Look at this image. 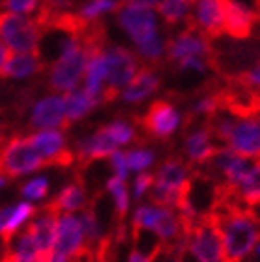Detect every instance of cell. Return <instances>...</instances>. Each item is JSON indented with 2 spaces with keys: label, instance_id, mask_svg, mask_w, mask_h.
Masks as SVG:
<instances>
[{
  "label": "cell",
  "instance_id": "obj_7",
  "mask_svg": "<svg viewBox=\"0 0 260 262\" xmlns=\"http://www.w3.org/2000/svg\"><path fill=\"white\" fill-rule=\"evenodd\" d=\"M45 166V160L34 149L28 136H13L0 145V175L23 177Z\"/></svg>",
  "mask_w": 260,
  "mask_h": 262
},
{
  "label": "cell",
  "instance_id": "obj_21",
  "mask_svg": "<svg viewBox=\"0 0 260 262\" xmlns=\"http://www.w3.org/2000/svg\"><path fill=\"white\" fill-rule=\"evenodd\" d=\"M2 262H49V257L39 251L28 231H23L11 240Z\"/></svg>",
  "mask_w": 260,
  "mask_h": 262
},
{
  "label": "cell",
  "instance_id": "obj_20",
  "mask_svg": "<svg viewBox=\"0 0 260 262\" xmlns=\"http://www.w3.org/2000/svg\"><path fill=\"white\" fill-rule=\"evenodd\" d=\"M119 149V145L115 143V140L110 136V132L106 130V126L99 128L95 134H91L90 138L78 141L76 145V152L82 162L90 160H100V158L112 157L115 151Z\"/></svg>",
  "mask_w": 260,
  "mask_h": 262
},
{
  "label": "cell",
  "instance_id": "obj_45",
  "mask_svg": "<svg viewBox=\"0 0 260 262\" xmlns=\"http://www.w3.org/2000/svg\"><path fill=\"white\" fill-rule=\"evenodd\" d=\"M2 258H4V253H2V246H0V262H2Z\"/></svg>",
  "mask_w": 260,
  "mask_h": 262
},
{
  "label": "cell",
  "instance_id": "obj_8",
  "mask_svg": "<svg viewBox=\"0 0 260 262\" xmlns=\"http://www.w3.org/2000/svg\"><path fill=\"white\" fill-rule=\"evenodd\" d=\"M106 58V88L104 101H112L119 95V90H125L134 76L140 73V61L134 54L123 47L104 51Z\"/></svg>",
  "mask_w": 260,
  "mask_h": 262
},
{
  "label": "cell",
  "instance_id": "obj_43",
  "mask_svg": "<svg viewBox=\"0 0 260 262\" xmlns=\"http://www.w3.org/2000/svg\"><path fill=\"white\" fill-rule=\"evenodd\" d=\"M6 181H8V177H4V175H0V190L6 186Z\"/></svg>",
  "mask_w": 260,
  "mask_h": 262
},
{
  "label": "cell",
  "instance_id": "obj_30",
  "mask_svg": "<svg viewBox=\"0 0 260 262\" xmlns=\"http://www.w3.org/2000/svg\"><path fill=\"white\" fill-rule=\"evenodd\" d=\"M119 4L121 0H91L80 10V19H84L85 23H93L108 11L119 10Z\"/></svg>",
  "mask_w": 260,
  "mask_h": 262
},
{
  "label": "cell",
  "instance_id": "obj_23",
  "mask_svg": "<svg viewBox=\"0 0 260 262\" xmlns=\"http://www.w3.org/2000/svg\"><path fill=\"white\" fill-rule=\"evenodd\" d=\"M158 86H160V78L153 71L140 69V73L134 76V80L121 91V99L125 102H140L147 99L150 93H155Z\"/></svg>",
  "mask_w": 260,
  "mask_h": 262
},
{
  "label": "cell",
  "instance_id": "obj_17",
  "mask_svg": "<svg viewBox=\"0 0 260 262\" xmlns=\"http://www.w3.org/2000/svg\"><path fill=\"white\" fill-rule=\"evenodd\" d=\"M214 166L218 167V171L221 173V177L225 179L223 184L234 188L240 184V181L247 175V171L251 169L253 162L249 158H244L240 155L232 152L227 147H221L220 151L215 152V157L212 158Z\"/></svg>",
  "mask_w": 260,
  "mask_h": 262
},
{
  "label": "cell",
  "instance_id": "obj_29",
  "mask_svg": "<svg viewBox=\"0 0 260 262\" xmlns=\"http://www.w3.org/2000/svg\"><path fill=\"white\" fill-rule=\"evenodd\" d=\"M108 192L112 193V199H114V207L117 212V217L119 220H125L126 212H128V205H130V195H128V188H126V182L119 177H112L108 184Z\"/></svg>",
  "mask_w": 260,
  "mask_h": 262
},
{
  "label": "cell",
  "instance_id": "obj_27",
  "mask_svg": "<svg viewBox=\"0 0 260 262\" xmlns=\"http://www.w3.org/2000/svg\"><path fill=\"white\" fill-rule=\"evenodd\" d=\"M32 216H35V207L32 205V201H23L19 205L11 208V214L8 217V222H6L4 229L0 232V238L4 240L6 244H10L13 238L17 236V232L19 229L28 223L32 220Z\"/></svg>",
  "mask_w": 260,
  "mask_h": 262
},
{
  "label": "cell",
  "instance_id": "obj_16",
  "mask_svg": "<svg viewBox=\"0 0 260 262\" xmlns=\"http://www.w3.org/2000/svg\"><path fill=\"white\" fill-rule=\"evenodd\" d=\"M58 217H60V214L50 207V205H45L43 210L35 216L34 222H30L26 225V231L32 234L35 246L39 247V251L43 253V255H47V257H50L52 247H54Z\"/></svg>",
  "mask_w": 260,
  "mask_h": 262
},
{
  "label": "cell",
  "instance_id": "obj_15",
  "mask_svg": "<svg viewBox=\"0 0 260 262\" xmlns=\"http://www.w3.org/2000/svg\"><path fill=\"white\" fill-rule=\"evenodd\" d=\"M30 125L37 130L61 128V126L69 125L67 117H65L63 95H49L35 102V106L32 108Z\"/></svg>",
  "mask_w": 260,
  "mask_h": 262
},
{
  "label": "cell",
  "instance_id": "obj_13",
  "mask_svg": "<svg viewBox=\"0 0 260 262\" xmlns=\"http://www.w3.org/2000/svg\"><path fill=\"white\" fill-rule=\"evenodd\" d=\"M167 56L171 60L182 61L191 56H199V58H206V60H214V51L208 37L197 32L195 28H188V30L180 32L173 39L167 43Z\"/></svg>",
  "mask_w": 260,
  "mask_h": 262
},
{
  "label": "cell",
  "instance_id": "obj_11",
  "mask_svg": "<svg viewBox=\"0 0 260 262\" xmlns=\"http://www.w3.org/2000/svg\"><path fill=\"white\" fill-rule=\"evenodd\" d=\"M85 247H88V242H85L80 217L75 216V214H60L52 253L73 260L84 251Z\"/></svg>",
  "mask_w": 260,
  "mask_h": 262
},
{
  "label": "cell",
  "instance_id": "obj_14",
  "mask_svg": "<svg viewBox=\"0 0 260 262\" xmlns=\"http://www.w3.org/2000/svg\"><path fill=\"white\" fill-rule=\"evenodd\" d=\"M141 125L155 138H169L180 125V114L167 101H155L145 112Z\"/></svg>",
  "mask_w": 260,
  "mask_h": 262
},
{
  "label": "cell",
  "instance_id": "obj_9",
  "mask_svg": "<svg viewBox=\"0 0 260 262\" xmlns=\"http://www.w3.org/2000/svg\"><path fill=\"white\" fill-rule=\"evenodd\" d=\"M225 147L244 158H260V121L253 114H234Z\"/></svg>",
  "mask_w": 260,
  "mask_h": 262
},
{
  "label": "cell",
  "instance_id": "obj_44",
  "mask_svg": "<svg viewBox=\"0 0 260 262\" xmlns=\"http://www.w3.org/2000/svg\"><path fill=\"white\" fill-rule=\"evenodd\" d=\"M255 251H256V253H258V255H260V240H258V244H256V247H255Z\"/></svg>",
  "mask_w": 260,
  "mask_h": 262
},
{
  "label": "cell",
  "instance_id": "obj_34",
  "mask_svg": "<svg viewBox=\"0 0 260 262\" xmlns=\"http://www.w3.org/2000/svg\"><path fill=\"white\" fill-rule=\"evenodd\" d=\"M78 217H80L82 229H84L85 242L88 244L99 242L100 240V225H99V220H97V216H95V212L84 210Z\"/></svg>",
  "mask_w": 260,
  "mask_h": 262
},
{
  "label": "cell",
  "instance_id": "obj_41",
  "mask_svg": "<svg viewBox=\"0 0 260 262\" xmlns=\"http://www.w3.org/2000/svg\"><path fill=\"white\" fill-rule=\"evenodd\" d=\"M126 4H134V6H143V8H158L162 0H125Z\"/></svg>",
  "mask_w": 260,
  "mask_h": 262
},
{
  "label": "cell",
  "instance_id": "obj_40",
  "mask_svg": "<svg viewBox=\"0 0 260 262\" xmlns=\"http://www.w3.org/2000/svg\"><path fill=\"white\" fill-rule=\"evenodd\" d=\"M10 49L4 45V43H0V75H2V71H4L6 63H8V60H10Z\"/></svg>",
  "mask_w": 260,
  "mask_h": 262
},
{
  "label": "cell",
  "instance_id": "obj_22",
  "mask_svg": "<svg viewBox=\"0 0 260 262\" xmlns=\"http://www.w3.org/2000/svg\"><path fill=\"white\" fill-rule=\"evenodd\" d=\"M229 190L232 192L234 199L240 203L242 207L249 208V210L260 207V162L251 166V169L242 179L238 186H229Z\"/></svg>",
  "mask_w": 260,
  "mask_h": 262
},
{
  "label": "cell",
  "instance_id": "obj_19",
  "mask_svg": "<svg viewBox=\"0 0 260 262\" xmlns=\"http://www.w3.org/2000/svg\"><path fill=\"white\" fill-rule=\"evenodd\" d=\"M214 134L210 126H201L191 134H188L184 141L186 157L191 164H208L218 152V147L214 143Z\"/></svg>",
  "mask_w": 260,
  "mask_h": 262
},
{
  "label": "cell",
  "instance_id": "obj_1",
  "mask_svg": "<svg viewBox=\"0 0 260 262\" xmlns=\"http://www.w3.org/2000/svg\"><path fill=\"white\" fill-rule=\"evenodd\" d=\"M210 214L220 227L227 262H240L255 251L260 240V217L253 210L234 201H218V208Z\"/></svg>",
  "mask_w": 260,
  "mask_h": 262
},
{
  "label": "cell",
  "instance_id": "obj_28",
  "mask_svg": "<svg viewBox=\"0 0 260 262\" xmlns=\"http://www.w3.org/2000/svg\"><path fill=\"white\" fill-rule=\"evenodd\" d=\"M158 13L167 25H179L180 20L190 19L191 2L186 0H162L158 4Z\"/></svg>",
  "mask_w": 260,
  "mask_h": 262
},
{
  "label": "cell",
  "instance_id": "obj_25",
  "mask_svg": "<svg viewBox=\"0 0 260 262\" xmlns=\"http://www.w3.org/2000/svg\"><path fill=\"white\" fill-rule=\"evenodd\" d=\"M63 101L67 123H75L78 119H82V117H85L99 104V101H95L85 90H73L69 93H65Z\"/></svg>",
  "mask_w": 260,
  "mask_h": 262
},
{
  "label": "cell",
  "instance_id": "obj_10",
  "mask_svg": "<svg viewBox=\"0 0 260 262\" xmlns=\"http://www.w3.org/2000/svg\"><path fill=\"white\" fill-rule=\"evenodd\" d=\"M227 0H191L190 26L206 37L225 34Z\"/></svg>",
  "mask_w": 260,
  "mask_h": 262
},
{
  "label": "cell",
  "instance_id": "obj_24",
  "mask_svg": "<svg viewBox=\"0 0 260 262\" xmlns=\"http://www.w3.org/2000/svg\"><path fill=\"white\" fill-rule=\"evenodd\" d=\"M58 214H73L85 207V192L80 182H73L61 188V192L49 203Z\"/></svg>",
  "mask_w": 260,
  "mask_h": 262
},
{
  "label": "cell",
  "instance_id": "obj_32",
  "mask_svg": "<svg viewBox=\"0 0 260 262\" xmlns=\"http://www.w3.org/2000/svg\"><path fill=\"white\" fill-rule=\"evenodd\" d=\"M126 162H128L130 171H145L147 167L153 166L155 162V152L150 149H134V151L126 152Z\"/></svg>",
  "mask_w": 260,
  "mask_h": 262
},
{
  "label": "cell",
  "instance_id": "obj_2",
  "mask_svg": "<svg viewBox=\"0 0 260 262\" xmlns=\"http://www.w3.org/2000/svg\"><path fill=\"white\" fill-rule=\"evenodd\" d=\"M119 25L134 41L143 60L155 61L164 54V41L156 30V13L153 8L125 4L119 10Z\"/></svg>",
  "mask_w": 260,
  "mask_h": 262
},
{
  "label": "cell",
  "instance_id": "obj_31",
  "mask_svg": "<svg viewBox=\"0 0 260 262\" xmlns=\"http://www.w3.org/2000/svg\"><path fill=\"white\" fill-rule=\"evenodd\" d=\"M20 193L25 195L26 201H41L49 193V181H47L45 177H35V179L28 181L26 184H23Z\"/></svg>",
  "mask_w": 260,
  "mask_h": 262
},
{
  "label": "cell",
  "instance_id": "obj_3",
  "mask_svg": "<svg viewBox=\"0 0 260 262\" xmlns=\"http://www.w3.org/2000/svg\"><path fill=\"white\" fill-rule=\"evenodd\" d=\"M85 66H88V49L82 37L78 34H67L61 43L58 60L50 69V88L63 93L76 90L85 75Z\"/></svg>",
  "mask_w": 260,
  "mask_h": 262
},
{
  "label": "cell",
  "instance_id": "obj_6",
  "mask_svg": "<svg viewBox=\"0 0 260 262\" xmlns=\"http://www.w3.org/2000/svg\"><path fill=\"white\" fill-rule=\"evenodd\" d=\"M41 25L37 19L0 11V43L15 54H35L39 49Z\"/></svg>",
  "mask_w": 260,
  "mask_h": 262
},
{
  "label": "cell",
  "instance_id": "obj_18",
  "mask_svg": "<svg viewBox=\"0 0 260 262\" xmlns=\"http://www.w3.org/2000/svg\"><path fill=\"white\" fill-rule=\"evenodd\" d=\"M256 25V13L245 8L240 2L227 0L225 10V34L234 39H247Z\"/></svg>",
  "mask_w": 260,
  "mask_h": 262
},
{
  "label": "cell",
  "instance_id": "obj_36",
  "mask_svg": "<svg viewBox=\"0 0 260 262\" xmlns=\"http://www.w3.org/2000/svg\"><path fill=\"white\" fill-rule=\"evenodd\" d=\"M238 80H240L245 88H249L251 91H255L256 95H260V60L256 61L251 69H247L245 73H242Z\"/></svg>",
  "mask_w": 260,
  "mask_h": 262
},
{
  "label": "cell",
  "instance_id": "obj_5",
  "mask_svg": "<svg viewBox=\"0 0 260 262\" xmlns=\"http://www.w3.org/2000/svg\"><path fill=\"white\" fill-rule=\"evenodd\" d=\"M132 225H134L132 229L134 232H155L162 246H167V244L175 246L179 238H184V225L179 212H175V208L162 207L155 203L138 208Z\"/></svg>",
  "mask_w": 260,
  "mask_h": 262
},
{
  "label": "cell",
  "instance_id": "obj_33",
  "mask_svg": "<svg viewBox=\"0 0 260 262\" xmlns=\"http://www.w3.org/2000/svg\"><path fill=\"white\" fill-rule=\"evenodd\" d=\"M106 130L110 132V136L115 140L117 145H128L130 141H134L136 138V130L134 126L128 125L125 121H114L110 125H106Z\"/></svg>",
  "mask_w": 260,
  "mask_h": 262
},
{
  "label": "cell",
  "instance_id": "obj_35",
  "mask_svg": "<svg viewBox=\"0 0 260 262\" xmlns=\"http://www.w3.org/2000/svg\"><path fill=\"white\" fill-rule=\"evenodd\" d=\"M39 0H4L2 2V11L15 13V15H28L37 10Z\"/></svg>",
  "mask_w": 260,
  "mask_h": 262
},
{
  "label": "cell",
  "instance_id": "obj_12",
  "mask_svg": "<svg viewBox=\"0 0 260 262\" xmlns=\"http://www.w3.org/2000/svg\"><path fill=\"white\" fill-rule=\"evenodd\" d=\"M34 149L39 152V157L45 160L47 166H71L73 152L67 149L63 132L58 128H45L37 130L28 136Z\"/></svg>",
  "mask_w": 260,
  "mask_h": 262
},
{
  "label": "cell",
  "instance_id": "obj_4",
  "mask_svg": "<svg viewBox=\"0 0 260 262\" xmlns=\"http://www.w3.org/2000/svg\"><path fill=\"white\" fill-rule=\"evenodd\" d=\"M184 246L195 262H227L220 227L212 214H205L186 225Z\"/></svg>",
  "mask_w": 260,
  "mask_h": 262
},
{
  "label": "cell",
  "instance_id": "obj_42",
  "mask_svg": "<svg viewBox=\"0 0 260 262\" xmlns=\"http://www.w3.org/2000/svg\"><path fill=\"white\" fill-rule=\"evenodd\" d=\"M253 116H255L256 119H258V121H260V97H258V99H256L255 106H253Z\"/></svg>",
  "mask_w": 260,
  "mask_h": 262
},
{
  "label": "cell",
  "instance_id": "obj_38",
  "mask_svg": "<svg viewBox=\"0 0 260 262\" xmlns=\"http://www.w3.org/2000/svg\"><path fill=\"white\" fill-rule=\"evenodd\" d=\"M110 164H112V169H114V177H119V179L126 181V177H128V171H130L128 162H126V152L117 149L110 157Z\"/></svg>",
  "mask_w": 260,
  "mask_h": 262
},
{
  "label": "cell",
  "instance_id": "obj_26",
  "mask_svg": "<svg viewBox=\"0 0 260 262\" xmlns=\"http://www.w3.org/2000/svg\"><path fill=\"white\" fill-rule=\"evenodd\" d=\"M43 67L41 63L39 54H13L10 56V60L6 63L4 71H2V76L6 78H26V76H32L34 73Z\"/></svg>",
  "mask_w": 260,
  "mask_h": 262
},
{
  "label": "cell",
  "instance_id": "obj_46",
  "mask_svg": "<svg viewBox=\"0 0 260 262\" xmlns=\"http://www.w3.org/2000/svg\"><path fill=\"white\" fill-rule=\"evenodd\" d=\"M186 2H191V0H186Z\"/></svg>",
  "mask_w": 260,
  "mask_h": 262
},
{
  "label": "cell",
  "instance_id": "obj_39",
  "mask_svg": "<svg viewBox=\"0 0 260 262\" xmlns=\"http://www.w3.org/2000/svg\"><path fill=\"white\" fill-rule=\"evenodd\" d=\"M156 257V253H143L141 249H138L136 247L134 251L130 253L128 257V262H153Z\"/></svg>",
  "mask_w": 260,
  "mask_h": 262
},
{
  "label": "cell",
  "instance_id": "obj_37",
  "mask_svg": "<svg viewBox=\"0 0 260 262\" xmlns=\"http://www.w3.org/2000/svg\"><path fill=\"white\" fill-rule=\"evenodd\" d=\"M153 184H155V177L150 175V173L141 171L140 175L134 179V186H132V195H134V199H141V197L153 188Z\"/></svg>",
  "mask_w": 260,
  "mask_h": 262
}]
</instances>
